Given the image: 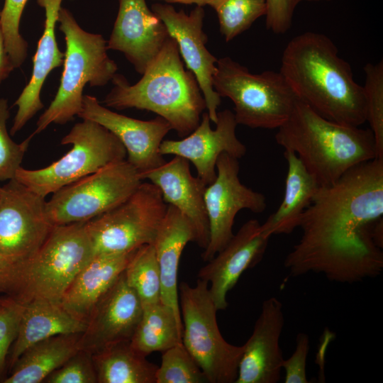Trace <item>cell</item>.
<instances>
[{
    "label": "cell",
    "mask_w": 383,
    "mask_h": 383,
    "mask_svg": "<svg viewBox=\"0 0 383 383\" xmlns=\"http://www.w3.org/2000/svg\"><path fill=\"white\" fill-rule=\"evenodd\" d=\"M382 216L383 159L375 158L319 187L301 217L302 235L284 267L292 277L313 272L340 283L376 277L383 252L373 228Z\"/></svg>",
    "instance_id": "1"
},
{
    "label": "cell",
    "mask_w": 383,
    "mask_h": 383,
    "mask_svg": "<svg viewBox=\"0 0 383 383\" xmlns=\"http://www.w3.org/2000/svg\"><path fill=\"white\" fill-rule=\"evenodd\" d=\"M279 72L297 99L321 116L360 126L366 122L363 87L325 34L306 31L286 45Z\"/></svg>",
    "instance_id": "2"
},
{
    "label": "cell",
    "mask_w": 383,
    "mask_h": 383,
    "mask_svg": "<svg viewBox=\"0 0 383 383\" xmlns=\"http://www.w3.org/2000/svg\"><path fill=\"white\" fill-rule=\"evenodd\" d=\"M135 84L116 73L113 88L102 104L117 110L135 108L165 118L179 136L190 134L199 124L206 101L199 83L185 70L176 41L170 37Z\"/></svg>",
    "instance_id": "3"
},
{
    "label": "cell",
    "mask_w": 383,
    "mask_h": 383,
    "mask_svg": "<svg viewBox=\"0 0 383 383\" xmlns=\"http://www.w3.org/2000/svg\"><path fill=\"white\" fill-rule=\"evenodd\" d=\"M275 140L295 152L320 187L335 182L353 167L377 158L370 128L328 120L297 99Z\"/></svg>",
    "instance_id": "4"
},
{
    "label": "cell",
    "mask_w": 383,
    "mask_h": 383,
    "mask_svg": "<svg viewBox=\"0 0 383 383\" xmlns=\"http://www.w3.org/2000/svg\"><path fill=\"white\" fill-rule=\"evenodd\" d=\"M85 223L54 226L35 252L0 272V294L21 304L34 300L60 304L75 275L94 256Z\"/></svg>",
    "instance_id": "5"
},
{
    "label": "cell",
    "mask_w": 383,
    "mask_h": 383,
    "mask_svg": "<svg viewBox=\"0 0 383 383\" xmlns=\"http://www.w3.org/2000/svg\"><path fill=\"white\" fill-rule=\"evenodd\" d=\"M57 22L66 43L63 72L56 95L40 116L33 136L51 123L62 125L74 120L82 111L85 85L104 86L118 70L107 54V40L101 34L84 30L65 8H60Z\"/></svg>",
    "instance_id": "6"
},
{
    "label": "cell",
    "mask_w": 383,
    "mask_h": 383,
    "mask_svg": "<svg viewBox=\"0 0 383 383\" xmlns=\"http://www.w3.org/2000/svg\"><path fill=\"white\" fill-rule=\"evenodd\" d=\"M213 87L233 101L238 125L251 128L277 129L298 99L279 71L252 74L229 57L217 60Z\"/></svg>",
    "instance_id": "7"
},
{
    "label": "cell",
    "mask_w": 383,
    "mask_h": 383,
    "mask_svg": "<svg viewBox=\"0 0 383 383\" xmlns=\"http://www.w3.org/2000/svg\"><path fill=\"white\" fill-rule=\"evenodd\" d=\"M178 295L182 344L208 382L235 383L244 346L230 344L222 336L208 282L198 278L196 284L191 287L182 282Z\"/></svg>",
    "instance_id": "8"
},
{
    "label": "cell",
    "mask_w": 383,
    "mask_h": 383,
    "mask_svg": "<svg viewBox=\"0 0 383 383\" xmlns=\"http://www.w3.org/2000/svg\"><path fill=\"white\" fill-rule=\"evenodd\" d=\"M60 143L72 145L64 156L40 169L21 167L14 178L45 198L126 157V150L118 138L103 126L89 119L75 123Z\"/></svg>",
    "instance_id": "9"
},
{
    "label": "cell",
    "mask_w": 383,
    "mask_h": 383,
    "mask_svg": "<svg viewBox=\"0 0 383 383\" xmlns=\"http://www.w3.org/2000/svg\"><path fill=\"white\" fill-rule=\"evenodd\" d=\"M167 207L158 187L142 182L121 204L85 223L94 256L130 252L152 244Z\"/></svg>",
    "instance_id": "10"
},
{
    "label": "cell",
    "mask_w": 383,
    "mask_h": 383,
    "mask_svg": "<svg viewBox=\"0 0 383 383\" xmlns=\"http://www.w3.org/2000/svg\"><path fill=\"white\" fill-rule=\"evenodd\" d=\"M142 182L126 159L114 162L53 193L47 218L52 226L87 222L121 204Z\"/></svg>",
    "instance_id": "11"
},
{
    "label": "cell",
    "mask_w": 383,
    "mask_h": 383,
    "mask_svg": "<svg viewBox=\"0 0 383 383\" xmlns=\"http://www.w3.org/2000/svg\"><path fill=\"white\" fill-rule=\"evenodd\" d=\"M238 159L226 152L216 161V177L206 186L205 206L209 224V241L201 254L204 261L211 260L233 236L236 214L243 209L262 213L267 207L266 197L241 183Z\"/></svg>",
    "instance_id": "12"
},
{
    "label": "cell",
    "mask_w": 383,
    "mask_h": 383,
    "mask_svg": "<svg viewBox=\"0 0 383 383\" xmlns=\"http://www.w3.org/2000/svg\"><path fill=\"white\" fill-rule=\"evenodd\" d=\"M45 198L15 178L0 194V252L16 259L35 252L52 226L45 213Z\"/></svg>",
    "instance_id": "13"
},
{
    "label": "cell",
    "mask_w": 383,
    "mask_h": 383,
    "mask_svg": "<svg viewBox=\"0 0 383 383\" xmlns=\"http://www.w3.org/2000/svg\"><path fill=\"white\" fill-rule=\"evenodd\" d=\"M151 10L162 21L168 33L177 43L181 57L187 70L194 74L204 95L211 121H217L221 96L213 87V75L217 58L206 48L208 38L203 30L205 11L196 6L189 13L177 11L168 4L156 3Z\"/></svg>",
    "instance_id": "14"
},
{
    "label": "cell",
    "mask_w": 383,
    "mask_h": 383,
    "mask_svg": "<svg viewBox=\"0 0 383 383\" xmlns=\"http://www.w3.org/2000/svg\"><path fill=\"white\" fill-rule=\"evenodd\" d=\"M78 117L95 121L116 135L126 150L127 161L140 176L166 162L159 149L172 127L162 117L135 119L110 110L90 95H84Z\"/></svg>",
    "instance_id": "15"
},
{
    "label": "cell",
    "mask_w": 383,
    "mask_h": 383,
    "mask_svg": "<svg viewBox=\"0 0 383 383\" xmlns=\"http://www.w3.org/2000/svg\"><path fill=\"white\" fill-rule=\"evenodd\" d=\"M210 121L208 113H203L199 124L190 134L181 140H163L159 149L162 155L180 156L192 162L197 177L206 186L216 177V161L221 153L240 159L247 152L236 136L238 123L233 112L229 109L218 111L215 129Z\"/></svg>",
    "instance_id": "16"
},
{
    "label": "cell",
    "mask_w": 383,
    "mask_h": 383,
    "mask_svg": "<svg viewBox=\"0 0 383 383\" xmlns=\"http://www.w3.org/2000/svg\"><path fill=\"white\" fill-rule=\"evenodd\" d=\"M142 312L143 305L123 271L91 311L80 335V349L94 354L115 343L130 341Z\"/></svg>",
    "instance_id": "17"
},
{
    "label": "cell",
    "mask_w": 383,
    "mask_h": 383,
    "mask_svg": "<svg viewBox=\"0 0 383 383\" xmlns=\"http://www.w3.org/2000/svg\"><path fill=\"white\" fill-rule=\"evenodd\" d=\"M270 237L257 219L248 220L228 244L199 270L197 277L210 284V295L218 311L227 308V294L241 274L261 261Z\"/></svg>",
    "instance_id": "18"
},
{
    "label": "cell",
    "mask_w": 383,
    "mask_h": 383,
    "mask_svg": "<svg viewBox=\"0 0 383 383\" xmlns=\"http://www.w3.org/2000/svg\"><path fill=\"white\" fill-rule=\"evenodd\" d=\"M118 14L107 40L108 50L123 53L143 74L170 37L145 0H118Z\"/></svg>",
    "instance_id": "19"
},
{
    "label": "cell",
    "mask_w": 383,
    "mask_h": 383,
    "mask_svg": "<svg viewBox=\"0 0 383 383\" xmlns=\"http://www.w3.org/2000/svg\"><path fill=\"white\" fill-rule=\"evenodd\" d=\"M284 326L282 302L265 299L252 333L243 345L235 383H277L281 379L283 353L280 337Z\"/></svg>",
    "instance_id": "20"
},
{
    "label": "cell",
    "mask_w": 383,
    "mask_h": 383,
    "mask_svg": "<svg viewBox=\"0 0 383 383\" xmlns=\"http://www.w3.org/2000/svg\"><path fill=\"white\" fill-rule=\"evenodd\" d=\"M140 177L157 187L165 203L174 206L189 221L195 233L194 242L204 250L209 241L204 201L206 185L192 174L189 161L174 155L170 161L142 174Z\"/></svg>",
    "instance_id": "21"
},
{
    "label": "cell",
    "mask_w": 383,
    "mask_h": 383,
    "mask_svg": "<svg viewBox=\"0 0 383 383\" xmlns=\"http://www.w3.org/2000/svg\"><path fill=\"white\" fill-rule=\"evenodd\" d=\"M62 0H37L45 9V20L43 33L38 42L33 57V67L30 79L13 105L17 111L10 129V135H15L43 108L40 92L46 77L64 62V53L57 46L55 26Z\"/></svg>",
    "instance_id": "22"
},
{
    "label": "cell",
    "mask_w": 383,
    "mask_h": 383,
    "mask_svg": "<svg viewBox=\"0 0 383 383\" xmlns=\"http://www.w3.org/2000/svg\"><path fill=\"white\" fill-rule=\"evenodd\" d=\"M135 250L93 256L74 277L60 306L87 323L96 304L125 270Z\"/></svg>",
    "instance_id": "23"
},
{
    "label": "cell",
    "mask_w": 383,
    "mask_h": 383,
    "mask_svg": "<svg viewBox=\"0 0 383 383\" xmlns=\"http://www.w3.org/2000/svg\"><path fill=\"white\" fill-rule=\"evenodd\" d=\"M191 241H195L192 225L177 209L167 204L152 245L160 272L161 301L171 307L181 319L178 267L182 252Z\"/></svg>",
    "instance_id": "24"
},
{
    "label": "cell",
    "mask_w": 383,
    "mask_h": 383,
    "mask_svg": "<svg viewBox=\"0 0 383 383\" xmlns=\"http://www.w3.org/2000/svg\"><path fill=\"white\" fill-rule=\"evenodd\" d=\"M23 305L18 332L10 357L12 367L33 345L59 335L81 334L87 327L85 321L71 315L60 304L34 300Z\"/></svg>",
    "instance_id": "25"
},
{
    "label": "cell",
    "mask_w": 383,
    "mask_h": 383,
    "mask_svg": "<svg viewBox=\"0 0 383 383\" xmlns=\"http://www.w3.org/2000/svg\"><path fill=\"white\" fill-rule=\"evenodd\" d=\"M284 156L287 162V174L283 199L277 211L261 224L271 236L289 234L299 227L303 213L320 187L295 152L284 150Z\"/></svg>",
    "instance_id": "26"
},
{
    "label": "cell",
    "mask_w": 383,
    "mask_h": 383,
    "mask_svg": "<svg viewBox=\"0 0 383 383\" xmlns=\"http://www.w3.org/2000/svg\"><path fill=\"white\" fill-rule=\"evenodd\" d=\"M81 334L59 335L33 345L19 357L13 366L12 373L3 382H44L80 350Z\"/></svg>",
    "instance_id": "27"
},
{
    "label": "cell",
    "mask_w": 383,
    "mask_h": 383,
    "mask_svg": "<svg viewBox=\"0 0 383 383\" xmlns=\"http://www.w3.org/2000/svg\"><path fill=\"white\" fill-rule=\"evenodd\" d=\"M97 382L155 383L157 366L135 351L130 341L115 343L92 354Z\"/></svg>",
    "instance_id": "28"
},
{
    "label": "cell",
    "mask_w": 383,
    "mask_h": 383,
    "mask_svg": "<svg viewBox=\"0 0 383 383\" xmlns=\"http://www.w3.org/2000/svg\"><path fill=\"white\" fill-rule=\"evenodd\" d=\"M182 321L174 310L161 301L143 307V312L130 340L131 347L147 356L164 352L182 343Z\"/></svg>",
    "instance_id": "29"
},
{
    "label": "cell",
    "mask_w": 383,
    "mask_h": 383,
    "mask_svg": "<svg viewBox=\"0 0 383 383\" xmlns=\"http://www.w3.org/2000/svg\"><path fill=\"white\" fill-rule=\"evenodd\" d=\"M124 273L143 307L161 301L160 272L152 244L144 245L135 251Z\"/></svg>",
    "instance_id": "30"
},
{
    "label": "cell",
    "mask_w": 383,
    "mask_h": 383,
    "mask_svg": "<svg viewBox=\"0 0 383 383\" xmlns=\"http://www.w3.org/2000/svg\"><path fill=\"white\" fill-rule=\"evenodd\" d=\"M226 42L247 30L267 12L266 0H219L213 9Z\"/></svg>",
    "instance_id": "31"
},
{
    "label": "cell",
    "mask_w": 383,
    "mask_h": 383,
    "mask_svg": "<svg viewBox=\"0 0 383 383\" xmlns=\"http://www.w3.org/2000/svg\"><path fill=\"white\" fill-rule=\"evenodd\" d=\"M366 122L373 133L377 158L383 159V61L364 67Z\"/></svg>",
    "instance_id": "32"
},
{
    "label": "cell",
    "mask_w": 383,
    "mask_h": 383,
    "mask_svg": "<svg viewBox=\"0 0 383 383\" xmlns=\"http://www.w3.org/2000/svg\"><path fill=\"white\" fill-rule=\"evenodd\" d=\"M162 353L161 364L155 374V383L208 382L203 371L182 343Z\"/></svg>",
    "instance_id": "33"
},
{
    "label": "cell",
    "mask_w": 383,
    "mask_h": 383,
    "mask_svg": "<svg viewBox=\"0 0 383 383\" xmlns=\"http://www.w3.org/2000/svg\"><path fill=\"white\" fill-rule=\"evenodd\" d=\"M28 0H5L1 11L0 25L9 55L16 68L20 67L28 55V43L20 33V22Z\"/></svg>",
    "instance_id": "34"
},
{
    "label": "cell",
    "mask_w": 383,
    "mask_h": 383,
    "mask_svg": "<svg viewBox=\"0 0 383 383\" xmlns=\"http://www.w3.org/2000/svg\"><path fill=\"white\" fill-rule=\"evenodd\" d=\"M9 117L8 100L0 98V182L14 179L33 137L30 134L21 143L14 142L7 130L6 123Z\"/></svg>",
    "instance_id": "35"
},
{
    "label": "cell",
    "mask_w": 383,
    "mask_h": 383,
    "mask_svg": "<svg viewBox=\"0 0 383 383\" xmlns=\"http://www.w3.org/2000/svg\"><path fill=\"white\" fill-rule=\"evenodd\" d=\"M48 383H96L92 354L80 349L44 381Z\"/></svg>",
    "instance_id": "36"
},
{
    "label": "cell",
    "mask_w": 383,
    "mask_h": 383,
    "mask_svg": "<svg viewBox=\"0 0 383 383\" xmlns=\"http://www.w3.org/2000/svg\"><path fill=\"white\" fill-rule=\"evenodd\" d=\"M23 305L4 296L0 299V374L9 348L18 335Z\"/></svg>",
    "instance_id": "37"
},
{
    "label": "cell",
    "mask_w": 383,
    "mask_h": 383,
    "mask_svg": "<svg viewBox=\"0 0 383 383\" xmlns=\"http://www.w3.org/2000/svg\"><path fill=\"white\" fill-rule=\"evenodd\" d=\"M309 337L299 333L296 338L295 350L287 359H284L282 367L285 371V383H308L306 377V360L309 352Z\"/></svg>",
    "instance_id": "38"
},
{
    "label": "cell",
    "mask_w": 383,
    "mask_h": 383,
    "mask_svg": "<svg viewBox=\"0 0 383 383\" xmlns=\"http://www.w3.org/2000/svg\"><path fill=\"white\" fill-rule=\"evenodd\" d=\"M266 28L275 34H284L291 28L297 4L294 0H266Z\"/></svg>",
    "instance_id": "39"
},
{
    "label": "cell",
    "mask_w": 383,
    "mask_h": 383,
    "mask_svg": "<svg viewBox=\"0 0 383 383\" xmlns=\"http://www.w3.org/2000/svg\"><path fill=\"white\" fill-rule=\"evenodd\" d=\"M15 69L6 50L4 36L0 25V84Z\"/></svg>",
    "instance_id": "40"
},
{
    "label": "cell",
    "mask_w": 383,
    "mask_h": 383,
    "mask_svg": "<svg viewBox=\"0 0 383 383\" xmlns=\"http://www.w3.org/2000/svg\"><path fill=\"white\" fill-rule=\"evenodd\" d=\"M162 1L168 4H196V6L204 7L205 6H210L214 9L219 1V0H157Z\"/></svg>",
    "instance_id": "41"
},
{
    "label": "cell",
    "mask_w": 383,
    "mask_h": 383,
    "mask_svg": "<svg viewBox=\"0 0 383 383\" xmlns=\"http://www.w3.org/2000/svg\"><path fill=\"white\" fill-rule=\"evenodd\" d=\"M16 260L17 259L0 252V272Z\"/></svg>",
    "instance_id": "42"
},
{
    "label": "cell",
    "mask_w": 383,
    "mask_h": 383,
    "mask_svg": "<svg viewBox=\"0 0 383 383\" xmlns=\"http://www.w3.org/2000/svg\"><path fill=\"white\" fill-rule=\"evenodd\" d=\"M331 1V0H294L295 3L296 4H299L300 2H303V1Z\"/></svg>",
    "instance_id": "43"
},
{
    "label": "cell",
    "mask_w": 383,
    "mask_h": 383,
    "mask_svg": "<svg viewBox=\"0 0 383 383\" xmlns=\"http://www.w3.org/2000/svg\"><path fill=\"white\" fill-rule=\"evenodd\" d=\"M1 187L0 186V194H1Z\"/></svg>",
    "instance_id": "44"
},
{
    "label": "cell",
    "mask_w": 383,
    "mask_h": 383,
    "mask_svg": "<svg viewBox=\"0 0 383 383\" xmlns=\"http://www.w3.org/2000/svg\"><path fill=\"white\" fill-rule=\"evenodd\" d=\"M0 18H1V11H0Z\"/></svg>",
    "instance_id": "45"
}]
</instances>
